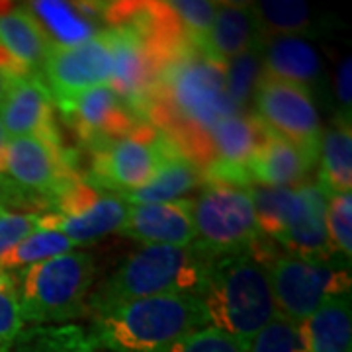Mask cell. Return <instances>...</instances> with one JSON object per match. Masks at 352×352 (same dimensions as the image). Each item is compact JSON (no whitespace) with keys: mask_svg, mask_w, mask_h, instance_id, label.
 <instances>
[{"mask_svg":"<svg viewBox=\"0 0 352 352\" xmlns=\"http://www.w3.org/2000/svg\"><path fill=\"white\" fill-rule=\"evenodd\" d=\"M231 113L239 112L227 98L223 67L192 50L161 73L143 120L204 175L214 155L212 131Z\"/></svg>","mask_w":352,"mask_h":352,"instance_id":"1","label":"cell"},{"mask_svg":"<svg viewBox=\"0 0 352 352\" xmlns=\"http://www.w3.org/2000/svg\"><path fill=\"white\" fill-rule=\"evenodd\" d=\"M214 258V254L201 249L198 243L186 247L145 245L131 252L100 286L90 292L88 317L151 296H200Z\"/></svg>","mask_w":352,"mask_h":352,"instance_id":"2","label":"cell"},{"mask_svg":"<svg viewBox=\"0 0 352 352\" xmlns=\"http://www.w3.org/2000/svg\"><path fill=\"white\" fill-rule=\"evenodd\" d=\"M90 319L88 329L104 352H164L210 327L204 302L194 294L141 298Z\"/></svg>","mask_w":352,"mask_h":352,"instance_id":"3","label":"cell"},{"mask_svg":"<svg viewBox=\"0 0 352 352\" xmlns=\"http://www.w3.org/2000/svg\"><path fill=\"white\" fill-rule=\"evenodd\" d=\"M210 327L243 344L278 315L268 263L252 251L215 256L200 292Z\"/></svg>","mask_w":352,"mask_h":352,"instance_id":"4","label":"cell"},{"mask_svg":"<svg viewBox=\"0 0 352 352\" xmlns=\"http://www.w3.org/2000/svg\"><path fill=\"white\" fill-rule=\"evenodd\" d=\"M80 176V153L63 139L10 138L0 173V201L6 208L45 214L57 194Z\"/></svg>","mask_w":352,"mask_h":352,"instance_id":"5","label":"cell"},{"mask_svg":"<svg viewBox=\"0 0 352 352\" xmlns=\"http://www.w3.org/2000/svg\"><path fill=\"white\" fill-rule=\"evenodd\" d=\"M96 263L88 252H65L18 270L16 292L25 325H63L88 317Z\"/></svg>","mask_w":352,"mask_h":352,"instance_id":"6","label":"cell"},{"mask_svg":"<svg viewBox=\"0 0 352 352\" xmlns=\"http://www.w3.org/2000/svg\"><path fill=\"white\" fill-rule=\"evenodd\" d=\"M196 243L214 254L251 251L264 235L256 223L249 188L235 184H204L192 200Z\"/></svg>","mask_w":352,"mask_h":352,"instance_id":"7","label":"cell"},{"mask_svg":"<svg viewBox=\"0 0 352 352\" xmlns=\"http://www.w3.org/2000/svg\"><path fill=\"white\" fill-rule=\"evenodd\" d=\"M173 151L175 145L143 122L126 138L88 153L87 168L80 175L94 188L124 196L147 186Z\"/></svg>","mask_w":352,"mask_h":352,"instance_id":"8","label":"cell"},{"mask_svg":"<svg viewBox=\"0 0 352 352\" xmlns=\"http://www.w3.org/2000/svg\"><path fill=\"white\" fill-rule=\"evenodd\" d=\"M346 261H309L278 252L268 263L278 314L302 323L333 296L351 294Z\"/></svg>","mask_w":352,"mask_h":352,"instance_id":"9","label":"cell"},{"mask_svg":"<svg viewBox=\"0 0 352 352\" xmlns=\"http://www.w3.org/2000/svg\"><path fill=\"white\" fill-rule=\"evenodd\" d=\"M129 206L124 196L94 188L78 176L57 194L50 212L41 214L39 229L57 231L75 247L92 245L122 229Z\"/></svg>","mask_w":352,"mask_h":352,"instance_id":"10","label":"cell"},{"mask_svg":"<svg viewBox=\"0 0 352 352\" xmlns=\"http://www.w3.org/2000/svg\"><path fill=\"white\" fill-rule=\"evenodd\" d=\"M251 113L266 133L292 141L317 157L323 126L314 94L307 88L263 75L252 98Z\"/></svg>","mask_w":352,"mask_h":352,"instance_id":"11","label":"cell"},{"mask_svg":"<svg viewBox=\"0 0 352 352\" xmlns=\"http://www.w3.org/2000/svg\"><path fill=\"white\" fill-rule=\"evenodd\" d=\"M102 34L108 39L113 57L108 87L143 120L161 73L170 63L141 34L127 25H112Z\"/></svg>","mask_w":352,"mask_h":352,"instance_id":"12","label":"cell"},{"mask_svg":"<svg viewBox=\"0 0 352 352\" xmlns=\"http://www.w3.org/2000/svg\"><path fill=\"white\" fill-rule=\"evenodd\" d=\"M113 57L104 34L76 47H51L41 69V78L59 112L90 88L108 85Z\"/></svg>","mask_w":352,"mask_h":352,"instance_id":"13","label":"cell"},{"mask_svg":"<svg viewBox=\"0 0 352 352\" xmlns=\"http://www.w3.org/2000/svg\"><path fill=\"white\" fill-rule=\"evenodd\" d=\"M61 116L85 153L126 138L143 124L138 113L131 112L108 85L82 92Z\"/></svg>","mask_w":352,"mask_h":352,"instance_id":"14","label":"cell"},{"mask_svg":"<svg viewBox=\"0 0 352 352\" xmlns=\"http://www.w3.org/2000/svg\"><path fill=\"white\" fill-rule=\"evenodd\" d=\"M268 138L252 113H231L212 131V163L204 170V184L221 182L249 188V164Z\"/></svg>","mask_w":352,"mask_h":352,"instance_id":"15","label":"cell"},{"mask_svg":"<svg viewBox=\"0 0 352 352\" xmlns=\"http://www.w3.org/2000/svg\"><path fill=\"white\" fill-rule=\"evenodd\" d=\"M0 124L8 139L38 135L63 139L55 104L39 75L16 78L0 100Z\"/></svg>","mask_w":352,"mask_h":352,"instance_id":"16","label":"cell"},{"mask_svg":"<svg viewBox=\"0 0 352 352\" xmlns=\"http://www.w3.org/2000/svg\"><path fill=\"white\" fill-rule=\"evenodd\" d=\"M120 235L145 245L186 247L196 243L192 221V200L163 201V204H131Z\"/></svg>","mask_w":352,"mask_h":352,"instance_id":"17","label":"cell"},{"mask_svg":"<svg viewBox=\"0 0 352 352\" xmlns=\"http://www.w3.org/2000/svg\"><path fill=\"white\" fill-rule=\"evenodd\" d=\"M25 6L36 16L51 47H76L104 32V2L34 0Z\"/></svg>","mask_w":352,"mask_h":352,"instance_id":"18","label":"cell"},{"mask_svg":"<svg viewBox=\"0 0 352 352\" xmlns=\"http://www.w3.org/2000/svg\"><path fill=\"white\" fill-rule=\"evenodd\" d=\"M0 47L22 76H34L41 75L51 43L25 4L0 2Z\"/></svg>","mask_w":352,"mask_h":352,"instance_id":"19","label":"cell"},{"mask_svg":"<svg viewBox=\"0 0 352 352\" xmlns=\"http://www.w3.org/2000/svg\"><path fill=\"white\" fill-rule=\"evenodd\" d=\"M317 166V157L307 153L292 141L270 135L264 139L249 164L251 186L288 188L311 180Z\"/></svg>","mask_w":352,"mask_h":352,"instance_id":"20","label":"cell"},{"mask_svg":"<svg viewBox=\"0 0 352 352\" xmlns=\"http://www.w3.org/2000/svg\"><path fill=\"white\" fill-rule=\"evenodd\" d=\"M264 76L314 90L325 88V69L314 43L303 38L261 39Z\"/></svg>","mask_w":352,"mask_h":352,"instance_id":"21","label":"cell"},{"mask_svg":"<svg viewBox=\"0 0 352 352\" xmlns=\"http://www.w3.org/2000/svg\"><path fill=\"white\" fill-rule=\"evenodd\" d=\"M261 39L251 2H219L201 53L210 61L226 67L237 55L258 45Z\"/></svg>","mask_w":352,"mask_h":352,"instance_id":"22","label":"cell"},{"mask_svg":"<svg viewBox=\"0 0 352 352\" xmlns=\"http://www.w3.org/2000/svg\"><path fill=\"white\" fill-rule=\"evenodd\" d=\"M327 196L346 194L352 188V129L351 120L333 118L323 129L317 153V180Z\"/></svg>","mask_w":352,"mask_h":352,"instance_id":"23","label":"cell"},{"mask_svg":"<svg viewBox=\"0 0 352 352\" xmlns=\"http://www.w3.org/2000/svg\"><path fill=\"white\" fill-rule=\"evenodd\" d=\"M302 327L305 352H352L351 294L329 298Z\"/></svg>","mask_w":352,"mask_h":352,"instance_id":"24","label":"cell"},{"mask_svg":"<svg viewBox=\"0 0 352 352\" xmlns=\"http://www.w3.org/2000/svg\"><path fill=\"white\" fill-rule=\"evenodd\" d=\"M201 186L204 175L200 168L175 149L164 159L163 166L147 186L124 194V198L129 204H163L184 200L188 194L200 190Z\"/></svg>","mask_w":352,"mask_h":352,"instance_id":"25","label":"cell"},{"mask_svg":"<svg viewBox=\"0 0 352 352\" xmlns=\"http://www.w3.org/2000/svg\"><path fill=\"white\" fill-rule=\"evenodd\" d=\"M261 30V38H303L319 28L315 10L298 0H261L251 2Z\"/></svg>","mask_w":352,"mask_h":352,"instance_id":"26","label":"cell"},{"mask_svg":"<svg viewBox=\"0 0 352 352\" xmlns=\"http://www.w3.org/2000/svg\"><path fill=\"white\" fill-rule=\"evenodd\" d=\"M10 352H104L90 329L78 323L25 327Z\"/></svg>","mask_w":352,"mask_h":352,"instance_id":"27","label":"cell"},{"mask_svg":"<svg viewBox=\"0 0 352 352\" xmlns=\"http://www.w3.org/2000/svg\"><path fill=\"white\" fill-rule=\"evenodd\" d=\"M223 73L227 98L235 108V112L251 113L254 92L264 75L261 43L231 59L223 67Z\"/></svg>","mask_w":352,"mask_h":352,"instance_id":"28","label":"cell"},{"mask_svg":"<svg viewBox=\"0 0 352 352\" xmlns=\"http://www.w3.org/2000/svg\"><path fill=\"white\" fill-rule=\"evenodd\" d=\"M73 243L57 231H43L38 229L24 241H20L14 249L6 252L0 258V272H12L22 270L25 266L50 261L53 256H59L65 252L73 251Z\"/></svg>","mask_w":352,"mask_h":352,"instance_id":"29","label":"cell"},{"mask_svg":"<svg viewBox=\"0 0 352 352\" xmlns=\"http://www.w3.org/2000/svg\"><path fill=\"white\" fill-rule=\"evenodd\" d=\"M245 352H305L302 323L278 314L245 344Z\"/></svg>","mask_w":352,"mask_h":352,"instance_id":"30","label":"cell"},{"mask_svg":"<svg viewBox=\"0 0 352 352\" xmlns=\"http://www.w3.org/2000/svg\"><path fill=\"white\" fill-rule=\"evenodd\" d=\"M327 237L333 252L351 263L352 254V194H337L329 196L327 215Z\"/></svg>","mask_w":352,"mask_h":352,"instance_id":"31","label":"cell"},{"mask_svg":"<svg viewBox=\"0 0 352 352\" xmlns=\"http://www.w3.org/2000/svg\"><path fill=\"white\" fill-rule=\"evenodd\" d=\"M170 8L175 10L178 22L182 25L186 38L190 43L201 51L204 39L208 38V32L214 24L217 4L219 2H210V0H175L168 2Z\"/></svg>","mask_w":352,"mask_h":352,"instance_id":"32","label":"cell"},{"mask_svg":"<svg viewBox=\"0 0 352 352\" xmlns=\"http://www.w3.org/2000/svg\"><path fill=\"white\" fill-rule=\"evenodd\" d=\"M25 329L20 314V302L12 274L6 276L0 284V352L12 351L14 342Z\"/></svg>","mask_w":352,"mask_h":352,"instance_id":"33","label":"cell"},{"mask_svg":"<svg viewBox=\"0 0 352 352\" xmlns=\"http://www.w3.org/2000/svg\"><path fill=\"white\" fill-rule=\"evenodd\" d=\"M164 352H245V344L219 329L206 327L178 340Z\"/></svg>","mask_w":352,"mask_h":352,"instance_id":"34","label":"cell"},{"mask_svg":"<svg viewBox=\"0 0 352 352\" xmlns=\"http://www.w3.org/2000/svg\"><path fill=\"white\" fill-rule=\"evenodd\" d=\"M41 214L34 212H4L0 214V258L20 241L39 229Z\"/></svg>","mask_w":352,"mask_h":352,"instance_id":"35","label":"cell"},{"mask_svg":"<svg viewBox=\"0 0 352 352\" xmlns=\"http://www.w3.org/2000/svg\"><path fill=\"white\" fill-rule=\"evenodd\" d=\"M351 76H352V59L344 57L337 67L335 80H333V92L337 98V118L351 120L352 94H351Z\"/></svg>","mask_w":352,"mask_h":352,"instance_id":"36","label":"cell"},{"mask_svg":"<svg viewBox=\"0 0 352 352\" xmlns=\"http://www.w3.org/2000/svg\"><path fill=\"white\" fill-rule=\"evenodd\" d=\"M16 78H22V73L16 69V65L10 61V57L0 47V100L4 98L6 90L10 88Z\"/></svg>","mask_w":352,"mask_h":352,"instance_id":"37","label":"cell"},{"mask_svg":"<svg viewBox=\"0 0 352 352\" xmlns=\"http://www.w3.org/2000/svg\"><path fill=\"white\" fill-rule=\"evenodd\" d=\"M6 143H8V135L4 131V127L0 124V173H2V163H4V151H6Z\"/></svg>","mask_w":352,"mask_h":352,"instance_id":"38","label":"cell"},{"mask_svg":"<svg viewBox=\"0 0 352 352\" xmlns=\"http://www.w3.org/2000/svg\"><path fill=\"white\" fill-rule=\"evenodd\" d=\"M4 212H8V208H6V206H4V204L0 201V214H4Z\"/></svg>","mask_w":352,"mask_h":352,"instance_id":"39","label":"cell"}]
</instances>
